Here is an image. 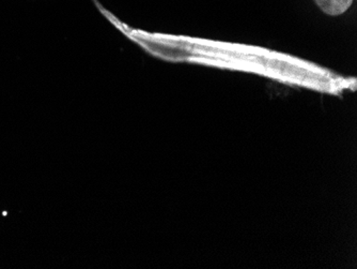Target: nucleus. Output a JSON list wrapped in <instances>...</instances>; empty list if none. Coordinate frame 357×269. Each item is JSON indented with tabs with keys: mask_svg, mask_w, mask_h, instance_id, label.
Returning <instances> with one entry per match:
<instances>
[{
	"mask_svg": "<svg viewBox=\"0 0 357 269\" xmlns=\"http://www.w3.org/2000/svg\"><path fill=\"white\" fill-rule=\"evenodd\" d=\"M324 13L337 17L344 13L352 5L353 0H314Z\"/></svg>",
	"mask_w": 357,
	"mask_h": 269,
	"instance_id": "nucleus-1",
	"label": "nucleus"
}]
</instances>
